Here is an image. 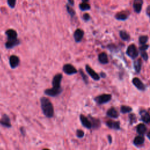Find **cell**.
Wrapping results in <instances>:
<instances>
[{
    "mask_svg": "<svg viewBox=\"0 0 150 150\" xmlns=\"http://www.w3.org/2000/svg\"><path fill=\"white\" fill-rule=\"evenodd\" d=\"M40 107L44 115L47 118H52L54 115V107L50 100L46 97L40 98Z\"/></svg>",
    "mask_w": 150,
    "mask_h": 150,
    "instance_id": "6da1fadb",
    "label": "cell"
},
{
    "mask_svg": "<svg viewBox=\"0 0 150 150\" xmlns=\"http://www.w3.org/2000/svg\"><path fill=\"white\" fill-rule=\"evenodd\" d=\"M126 54L131 59L134 60L138 57L139 55V52L137 48V46L134 44L132 43L127 47L126 50Z\"/></svg>",
    "mask_w": 150,
    "mask_h": 150,
    "instance_id": "7a4b0ae2",
    "label": "cell"
},
{
    "mask_svg": "<svg viewBox=\"0 0 150 150\" xmlns=\"http://www.w3.org/2000/svg\"><path fill=\"white\" fill-rule=\"evenodd\" d=\"M112 98L111 94H102L101 95H98L96 96L94 100V101L98 105H101L103 104H105L111 101Z\"/></svg>",
    "mask_w": 150,
    "mask_h": 150,
    "instance_id": "3957f363",
    "label": "cell"
},
{
    "mask_svg": "<svg viewBox=\"0 0 150 150\" xmlns=\"http://www.w3.org/2000/svg\"><path fill=\"white\" fill-rule=\"evenodd\" d=\"M63 91V88L60 87H53L50 88H46L44 91V93L50 97H56L60 95Z\"/></svg>",
    "mask_w": 150,
    "mask_h": 150,
    "instance_id": "277c9868",
    "label": "cell"
},
{
    "mask_svg": "<svg viewBox=\"0 0 150 150\" xmlns=\"http://www.w3.org/2000/svg\"><path fill=\"white\" fill-rule=\"evenodd\" d=\"M9 63L10 67L12 69H16L20 64V59L19 57L15 54L11 55L9 58Z\"/></svg>",
    "mask_w": 150,
    "mask_h": 150,
    "instance_id": "5b68a950",
    "label": "cell"
},
{
    "mask_svg": "<svg viewBox=\"0 0 150 150\" xmlns=\"http://www.w3.org/2000/svg\"><path fill=\"white\" fill-rule=\"evenodd\" d=\"M63 72L68 75H72L77 73V70L71 64H65L63 67Z\"/></svg>",
    "mask_w": 150,
    "mask_h": 150,
    "instance_id": "8992f818",
    "label": "cell"
},
{
    "mask_svg": "<svg viewBox=\"0 0 150 150\" xmlns=\"http://www.w3.org/2000/svg\"><path fill=\"white\" fill-rule=\"evenodd\" d=\"M0 125L5 128H11L12 124L11 123V119L8 115L4 114L0 119Z\"/></svg>",
    "mask_w": 150,
    "mask_h": 150,
    "instance_id": "52a82bcc",
    "label": "cell"
},
{
    "mask_svg": "<svg viewBox=\"0 0 150 150\" xmlns=\"http://www.w3.org/2000/svg\"><path fill=\"white\" fill-rule=\"evenodd\" d=\"M132 83L138 90L140 91H145L146 90L145 85L138 77L133 78L132 80Z\"/></svg>",
    "mask_w": 150,
    "mask_h": 150,
    "instance_id": "ba28073f",
    "label": "cell"
},
{
    "mask_svg": "<svg viewBox=\"0 0 150 150\" xmlns=\"http://www.w3.org/2000/svg\"><path fill=\"white\" fill-rule=\"evenodd\" d=\"M21 41L18 38L13 39H7V41L5 43V46L7 49H12L19 45H20Z\"/></svg>",
    "mask_w": 150,
    "mask_h": 150,
    "instance_id": "9c48e42d",
    "label": "cell"
},
{
    "mask_svg": "<svg viewBox=\"0 0 150 150\" xmlns=\"http://www.w3.org/2000/svg\"><path fill=\"white\" fill-rule=\"evenodd\" d=\"M86 70L88 74L95 81H98L100 79V77L99 74L96 73L88 64L86 65Z\"/></svg>",
    "mask_w": 150,
    "mask_h": 150,
    "instance_id": "30bf717a",
    "label": "cell"
},
{
    "mask_svg": "<svg viewBox=\"0 0 150 150\" xmlns=\"http://www.w3.org/2000/svg\"><path fill=\"white\" fill-rule=\"evenodd\" d=\"M141 117L140 120L145 124H149L150 122V116L149 112L145 109H141L139 111Z\"/></svg>",
    "mask_w": 150,
    "mask_h": 150,
    "instance_id": "8fae6325",
    "label": "cell"
},
{
    "mask_svg": "<svg viewBox=\"0 0 150 150\" xmlns=\"http://www.w3.org/2000/svg\"><path fill=\"white\" fill-rule=\"evenodd\" d=\"M129 15H130V12L129 11H120V12L117 13L115 15L114 17L118 21H126L128 18Z\"/></svg>",
    "mask_w": 150,
    "mask_h": 150,
    "instance_id": "7c38bea8",
    "label": "cell"
},
{
    "mask_svg": "<svg viewBox=\"0 0 150 150\" xmlns=\"http://www.w3.org/2000/svg\"><path fill=\"white\" fill-rule=\"evenodd\" d=\"M105 125L107 127L110 129H112L114 130H120L121 129L120 122V121H115L111 120H109L105 122Z\"/></svg>",
    "mask_w": 150,
    "mask_h": 150,
    "instance_id": "4fadbf2b",
    "label": "cell"
},
{
    "mask_svg": "<svg viewBox=\"0 0 150 150\" xmlns=\"http://www.w3.org/2000/svg\"><path fill=\"white\" fill-rule=\"evenodd\" d=\"M84 35V32L81 29H77L73 33V38L74 39V41L76 43H79L81 41V40L83 38Z\"/></svg>",
    "mask_w": 150,
    "mask_h": 150,
    "instance_id": "5bb4252c",
    "label": "cell"
},
{
    "mask_svg": "<svg viewBox=\"0 0 150 150\" xmlns=\"http://www.w3.org/2000/svg\"><path fill=\"white\" fill-rule=\"evenodd\" d=\"M79 117H80V120L81 121V123L84 128H86L87 129L92 128L91 123L88 117H87L86 116H85L83 114H80Z\"/></svg>",
    "mask_w": 150,
    "mask_h": 150,
    "instance_id": "9a60e30c",
    "label": "cell"
},
{
    "mask_svg": "<svg viewBox=\"0 0 150 150\" xmlns=\"http://www.w3.org/2000/svg\"><path fill=\"white\" fill-rule=\"evenodd\" d=\"M63 79V75L62 73H57L54 75L53 78L52 84L53 87H60V84Z\"/></svg>",
    "mask_w": 150,
    "mask_h": 150,
    "instance_id": "2e32d148",
    "label": "cell"
},
{
    "mask_svg": "<svg viewBox=\"0 0 150 150\" xmlns=\"http://www.w3.org/2000/svg\"><path fill=\"white\" fill-rule=\"evenodd\" d=\"M144 1L143 0H134L132 4V8L134 11L136 13H139L141 12Z\"/></svg>",
    "mask_w": 150,
    "mask_h": 150,
    "instance_id": "e0dca14e",
    "label": "cell"
},
{
    "mask_svg": "<svg viewBox=\"0 0 150 150\" xmlns=\"http://www.w3.org/2000/svg\"><path fill=\"white\" fill-rule=\"evenodd\" d=\"M91 123V125H92V128L94 129H98L100 126H101V121L100 120L99 118H97L95 117H93L92 116H91L90 115H88V117Z\"/></svg>",
    "mask_w": 150,
    "mask_h": 150,
    "instance_id": "ac0fdd59",
    "label": "cell"
},
{
    "mask_svg": "<svg viewBox=\"0 0 150 150\" xmlns=\"http://www.w3.org/2000/svg\"><path fill=\"white\" fill-rule=\"evenodd\" d=\"M107 116H108L110 118H118L120 114L118 111V110L114 107H111L110 108H109L107 112H106Z\"/></svg>",
    "mask_w": 150,
    "mask_h": 150,
    "instance_id": "d6986e66",
    "label": "cell"
},
{
    "mask_svg": "<svg viewBox=\"0 0 150 150\" xmlns=\"http://www.w3.org/2000/svg\"><path fill=\"white\" fill-rule=\"evenodd\" d=\"M145 142V138L144 135H139L136 136L133 140V144L136 146H141L144 145Z\"/></svg>",
    "mask_w": 150,
    "mask_h": 150,
    "instance_id": "ffe728a7",
    "label": "cell"
},
{
    "mask_svg": "<svg viewBox=\"0 0 150 150\" xmlns=\"http://www.w3.org/2000/svg\"><path fill=\"white\" fill-rule=\"evenodd\" d=\"M98 62L103 64H107L108 63V55L105 52H101L98 56Z\"/></svg>",
    "mask_w": 150,
    "mask_h": 150,
    "instance_id": "44dd1931",
    "label": "cell"
},
{
    "mask_svg": "<svg viewBox=\"0 0 150 150\" xmlns=\"http://www.w3.org/2000/svg\"><path fill=\"white\" fill-rule=\"evenodd\" d=\"M5 35L7 36V39H13L18 38L17 32L13 29H9L5 31Z\"/></svg>",
    "mask_w": 150,
    "mask_h": 150,
    "instance_id": "7402d4cb",
    "label": "cell"
},
{
    "mask_svg": "<svg viewBox=\"0 0 150 150\" xmlns=\"http://www.w3.org/2000/svg\"><path fill=\"white\" fill-rule=\"evenodd\" d=\"M148 131V128L144 123H140L137 126V131L139 135H144Z\"/></svg>",
    "mask_w": 150,
    "mask_h": 150,
    "instance_id": "603a6c76",
    "label": "cell"
},
{
    "mask_svg": "<svg viewBox=\"0 0 150 150\" xmlns=\"http://www.w3.org/2000/svg\"><path fill=\"white\" fill-rule=\"evenodd\" d=\"M133 66H134V69L135 71L139 74L141 71V67H142V60L141 59H138L137 60H135L134 61V63H133Z\"/></svg>",
    "mask_w": 150,
    "mask_h": 150,
    "instance_id": "cb8c5ba5",
    "label": "cell"
},
{
    "mask_svg": "<svg viewBox=\"0 0 150 150\" xmlns=\"http://www.w3.org/2000/svg\"><path fill=\"white\" fill-rule=\"evenodd\" d=\"M119 35L123 41H128L131 38L129 34L124 30H121L119 32Z\"/></svg>",
    "mask_w": 150,
    "mask_h": 150,
    "instance_id": "d4e9b609",
    "label": "cell"
},
{
    "mask_svg": "<svg viewBox=\"0 0 150 150\" xmlns=\"http://www.w3.org/2000/svg\"><path fill=\"white\" fill-rule=\"evenodd\" d=\"M79 9L82 11H88L91 9V6L88 2H82L79 5Z\"/></svg>",
    "mask_w": 150,
    "mask_h": 150,
    "instance_id": "484cf974",
    "label": "cell"
},
{
    "mask_svg": "<svg viewBox=\"0 0 150 150\" xmlns=\"http://www.w3.org/2000/svg\"><path fill=\"white\" fill-rule=\"evenodd\" d=\"M66 8L67 13L69 14V15L71 16V18H73L76 15V12L74 9L72 8V6L70 5L69 4H67L66 5Z\"/></svg>",
    "mask_w": 150,
    "mask_h": 150,
    "instance_id": "4316f807",
    "label": "cell"
},
{
    "mask_svg": "<svg viewBox=\"0 0 150 150\" xmlns=\"http://www.w3.org/2000/svg\"><path fill=\"white\" fill-rule=\"evenodd\" d=\"M132 111V108L129 106L122 105L120 107V112H121L122 114L129 113Z\"/></svg>",
    "mask_w": 150,
    "mask_h": 150,
    "instance_id": "83f0119b",
    "label": "cell"
},
{
    "mask_svg": "<svg viewBox=\"0 0 150 150\" xmlns=\"http://www.w3.org/2000/svg\"><path fill=\"white\" fill-rule=\"evenodd\" d=\"M148 39H149V38L148 35H141L139 36V38H138L139 43L140 45L145 44L148 41Z\"/></svg>",
    "mask_w": 150,
    "mask_h": 150,
    "instance_id": "f1b7e54d",
    "label": "cell"
},
{
    "mask_svg": "<svg viewBox=\"0 0 150 150\" xmlns=\"http://www.w3.org/2000/svg\"><path fill=\"white\" fill-rule=\"evenodd\" d=\"M128 118H129L130 125H132L137 122V116L135 115V114H134V113H130L128 115Z\"/></svg>",
    "mask_w": 150,
    "mask_h": 150,
    "instance_id": "f546056e",
    "label": "cell"
},
{
    "mask_svg": "<svg viewBox=\"0 0 150 150\" xmlns=\"http://www.w3.org/2000/svg\"><path fill=\"white\" fill-rule=\"evenodd\" d=\"M79 73H80V74L81 75V77H82V79H83V81L84 82V83L87 84L88 83V80L87 76L84 73V72L83 71V70L81 69H79Z\"/></svg>",
    "mask_w": 150,
    "mask_h": 150,
    "instance_id": "4dcf8cb0",
    "label": "cell"
},
{
    "mask_svg": "<svg viewBox=\"0 0 150 150\" xmlns=\"http://www.w3.org/2000/svg\"><path fill=\"white\" fill-rule=\"evenodd\" d=\"M76 134L77 138H82L84 136V132L82 129H77L76 132Z\"/></svg>",
    "mask_w": 150,
    "mask_h": 150,
    "instance_id": "1f68e13d",
    "label": "cell"
},
{
    "mask_svg": "<svg viewBox=\"0 0 150 150\" xmlns=\"http://www.w3.org/2000/svg\"><path fill=\"white\" fill-rule=\"evenodd\" d=\"M140 52V54L141 57L143 59L144 61H147L148 60V54L147 52L145 51H139Z\"/></svg>",
    "mask_w": 150,
    "mask_h": 150,
    "instance_id": "d6a6232c",
    "label": "cell"
},
{
    "mask_svg": "<svg viewBox=\"0 0 150 150\" xmlns=\"http://www.w3.org/2000/svg\"><path fill=\"white\" fill-rule=\"evenodd\" d=\"M16 0H7V4L11 8H14L16 5Z\"/></svg>",
    "mask_w": 150,
    "mask_h": 150,
    "instance_id": "836d02e7",
    "label": "cell"
},
{
    "mask_svg": "<svg viewBox=\"0 0 150 150\" xmlns=\"http://www.w3.org/2000/svg\"><path fill=\"white\" fill-rule=\"evenodd\" d=\"M149 45L148 44H146V43L141 45L139 47V51H145L149 48Z\"/></svg>",
    "mask_w": 150,
    "mask_h": 150,
    "instance_id": "e575fe53",
    "label": "cell"
},
{
    "mask_svg": "<svg viewBox=\"0 0 150 150\" xmlns=\"http://www.w3.org/2000/svg\"><path fill=\"white\" fill-rule=\"evenodd\" d=\"M82 19L85 22H88L90 19V15L88 13H84L82 16Z\"/></svg>",
    "mask_w": 150,
    "mask_h": 150,
    "instance_id": "d590c367",
    "label": "cell"
},
{
    "mask_svg": "<svg viewBox=\"0 0 150 150\" xmlns=\"http://www.w3.org/2000/svg\"><path fill=\"white\" fill-rule=\"evenodd\" d=\"M146 15L149 17L150 16V6L148 5L146 9Z\"/></svg>",
    "mask_w": 150,
    "mask_h": 150,
    "instance_id": "8d00e7d4",
    "label": "cell"
},
{
    "mask_svg": "<svg viewBox=\"0 0 150 150\" xmlns=\"http://www.w3.org/2000/svg\"><path fill=\"white\" fill-rule=\"evenodd\" d=\"M20 131H21V134H22L23 136H25V135L26 131H25V129L24 127H21V128H20Z\"/></svg>",
    "mask_w": 150,
    "mask_h": 150,
    "instance_id": "74e56055",
    "label": "cell"
},
{
    "mask_svg": "<svg viewBox=\"0 0 150 150\" xmlns=\"http://www.w3.org/2000/svg\"><path fill=\"white\" fill-rule=\"evenodd\" d=\"M99 76H100V77H102V78H105L106 76H107L106 74L104 72H103V71H101L100 73V74H99Z\"/></svg>",
    "mask_w": 150,
    "mask_h": 150,
    "instance_id": "f35d334b",
    "label": "cell"
},
{
    "mask_svg": "<svg viewBox=\"0 0 150 150\" xmlns=\"http://www.w3.org/2000/svg\"><path fill=\"white\" fill-rule=\"evenodd\" d=\"M107 138H108V142L110 144H111L112 142V137L110 135H107Z\"/></svg>",
    "mask_w": 150,
    "mask_h": 150,
    "instance_id": "ab89813d",
    "label": "cell"
},
{
    "mask_svg": "<svg viewBox=\"0 0 150 150\" xmlns=\"http://www.w3.org/2000/svg\"><path fill=\"white\" fill-rule=\"evenodd\" d=\"M68 1V4L71 5V6H74V0H67Z\"/></svg>",
    "mask_w": 150,
    "mask_h": 150,
    "instance_id": "60d3db41",
    "label": "cell"
},
{
    "mask_svg": "<svg viewBox=\"0 0 150 150\" xmlns=\"http://www.w3.org/2000/svg\"><path fill=\"white\" fill-rule=\"evenodd\" d=\"M146 137L148 138V139H150V137H149L150 131H147L146 132Z\"/></svg>",
    "mask_w": 150,
    "mask_h": 150,
    "instance_id": "b9f144b4",
    "label": "cell"
},
{
    "mask_svg": "<svg viewBox=\"0 0 150 150\" xmlns=\"http://www.w3.org/2000/svg\"><path fill=\"white\" fill-rule=\"evenodd\" d=\"M89 0H81L82 2H88Z\"/></svg>",
    "mask_w": 150,
    "mask_h": 150,
    "instance_id": "7bdbcfd3",
    "label": "cell"
},
{
    "mask_svg": "<svg viewBox=\"0 0 150 150\" xmlns=\"http://www.w3.org/2000/svg\"><path fill=\"white\" fill-rule=\"evenodd\" d=\"M0 60H1V54H0Z\"/></svg>",
    "mask_w": 150,
    "mask_h": 150,
    "instance_id": "ee69618b",
    "label": "cell"
}]
</instances>
